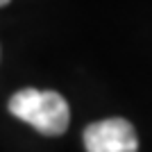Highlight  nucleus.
<instances>
[{
	"label": "nucleus",
	"mask_w": 152,
	"mask_h": 152,
	"mask_svg": "<svg viewBox=\"0 0 152 152\" xmlns=\"http://www.w3.org/2000/svg\"><path fill=\"white\" fill-rule=\"evenodd\" d=\"M84 148L86 152H139V139L129 121L107 118L86 127Z\"/></svg>",
	"instance_id": "f03ea898"
},
{
	"label": "nucleus",
	"mask_w": 152,
	"mask_h": 152,
	"mask_svg": "<svg viewBox=\"0 0 152 152\" xmlns=\"http://www.w3.org/2000/svg\"><path fill=\"white\" fill-rule=\"evenodd\" d=\"M7 2H9V0H0V7H5V5H7Z\"/></svg>",
	"instance_id": "7ed1b4c3"
},
{
	"label": "nucleus",
	"mask_w": 152,
	"mask_h": 152,
	"mask_svg": "<svg viewBox=\"0 0 152 152\" xmlns=\"http://www.w3.org/2000/svg\"><path fill=\"white\" fill-rule=\"evenodd\" d=\"M9 111L45 136H59L70 123V109L57 91L23 89L12 95Z\"/></svg>",
	"instance_id": "f257e3e1"
}]
</instances>
